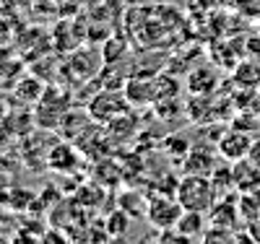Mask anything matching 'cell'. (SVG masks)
Here are the masks:
<instances>
[{"mask_svg":"<svg viewBox=\"0 0 260 244\" xmlns=\"http://www.w3.org/2000/svg\"><path fill=\"white\" fill-rule=\"evenodd\" d=\"M234 234H237V229H234V231H229V229H216V226H208V229H206V234L201 236V244H234Z\"/></svg>","mask_w":260,"mask_h":244,"instance_id":"obj_12","label":"cell"},{"mask_svg":"<svg viewBox=\"0 0 260 244\" xmlns=\"http://www.w3.org/2000/svg\"><path fill=\"white\" fill-rule=\"evenodd\" d=\"M130 101L122 99V94H110V91H102L99 96H94V101L89 104V115L99 122L107 120H117L122 112H127Z\"/></svg>","mask_w":260,"mask_h":244,"instance_id":"obj_4","label":"cell"},{"mask_svg":"<svg viewBox=\"0 0 260 244\" xmlns=\"http://www.w3.org/2000/svg\"><path fill=\"white\" fill-rule=\"evenodd\" d=\"M159 244H192V236H185L177 229H167V231H161Z\"/></svg>","mask_w":260,"mask_h":244,"instance_id":"obj_13","label":"cell"},{"mask_svg":"<svg viewBox=\"0 0 260 244\" xmlns=\"http://www.w3.org/2000/svg\"><path fill=\"white\" fill-rule=\"evenodd\" d=\"M125 96L130 104H146V101H156V81L154 78H133L125 86Z\"/></svg>","mask_w":260,"mask_h":244,"instance_id":"obj_8","label":"cell"},{"mask_svg":"<svg viewBox=\"0 0 260 244\" xmlns=\"http://www.w3.org/2000/svg\"><path fill=\"white\" fill-rule=\"evenodd\" d=\"M143 244H159V241H154V239H146Z\"/></svg>","mask_w":260,"mask_h":244,"instance_id":"obj_17","label":"cell"},{"mask_svg":"<svg viewBox=\"0 0 260 244\" xmlns=\"http://www.w3.org/2000/svg\"><path fill=\"white\" fill-rule=\"evenodd\" d=\"M232 166H234V187H237V192L260 190V166L257 164H252L250 159H240Z\"/></svg>","mask_w":260,"mask_h":244,"instance_id":"obj_7","label":"cell"},{"mask_svg":"<svg viewBox=\"0 0 260 244\" xmlns=\"http://www.w3.org/2000/svg\"><path fill=\"white\" fill-rule=\"evenodd\" d=\"M252 138L247 135V132L242 130H229V132H221L219 143H216V148H219V156H224L226 161H240V159H247V153L252 148Z\"/></svg>","mask_w":260,"mask_h":244,"instance_id":"obj_5","label":"cell"},{"mask_svg":"<svg viewBox=\"0 0 260 244\" xmlns=\"http://www.w3.org/2000/svg\"><path fill=\"white\" fill-rule=\"evenodd\" d=\"M216 76L211 68H198V71H192V78H190V91L195 96H208L213 88H216Z\"/></svg>","mask_w":260,"mask_h":244,"instance_id":"obj_11","label":"cell"},{"mask_svg":"<svg viewBox=\"0 0 260 244\" xmlns=\"http://www.w3.org/2000/svg\"><path fill=\"white\" fill-rule=\"evenodd\" d=\"M175 197L180 200V205H182L185 211L208 213L211 205L219 200V192H216L211 177H203V174H185L182 180L177 182Z\"/></svg>","mask_w":260,"mask_h":244,"instance_id":"obj_1","label":"cell"},{"mask_svg":"<svg viewBox=\"0 0 260 244\" xmlns=\"http://www.w3.org/2000/svg\"><path fill=\"white\" fill-rule=\"evenodd\" d=\"M245 229H247V231L252 234V239H255V241L260 244V213H257V216H255V218L250 221V224H247Z\"/></svg>","mask_w":260,"mask_h":244,"instance_id":"obj_14","label":"cell"},{"mask_svg":"<svg viewBox=\"0 0 260 244\" xmlns=\"http://www.w3.org/2000/svg\"><path fill=\"white\" fill-rule=\"evenodd\" d=\"M182 205L175 195H167V192H154L151 195V200H148V224L151 226H156L159 231H167V229H175L177 226V221L182 216Z\"/></svg>","mask_w":260,"mask_h":244,"instance_id":"obj_2","label":"cell"},{"mask_svg":"<svg viewBox=\"0 0 260 244\" xmlns=\"http://www.w3.org/2000/svg\"><path fill=\"white\" fill-rule=\"evenodd\" d=\"M229 164H216V169L211 171V182H213L216 192H219V197L229 195V192H237V187H234V166H229Z\"/></svg>","mask_w":260,"mask_h":244,"instance_id":"obj_10","label":"cell"},{"mask_svg":"<svg viewBox=\"0 0 260 244\" xmlns=\"http://www.w3.org/2000/svg\"><path fill=\"white\" fill-rule=\"evenodd\" d=\"M247 159H250L252 164H257V166H260V141H255V143H252V148H250V153H247Z\"/></svg>","mask_w":260,"mask_h":244,"instance_id":"obj_15","label":"cell"},{"mask_svg":"<svg viewBox=\"0 0 260 244\" xmlns=\"http://www.w3.org/2000/svg\"><path fill=\"white\" fill-rule=\"evenodd\" d=\"M182 169H185V174L211 177V171L216 169V153L206 146H192L187 151V156L182 159Z\"/></svg>","mask_w":260,"mask_h":244,"instance_id":"obj_6","label":"cell"},{"mask_svg":"<svg viewBox=\"0 0 260 244\" xmlns=\"http://www.w3.org/2000/svg\"><path fill=\"white\" fill-rule=\"evenodd\" d=\"M206 213H201V211H182V216H180V221H177V231L180 234H185V236H203L206 234Z\"/></svg>","mask_w":260,"mask_h":244,"instance_id":"obj_9","label":"cell"},{"mask_svg":"<svg viewBox=\"0 0 260 244\" xmlns=\"http://www.w3.org/2000/svg\"><path fill=\"white\" fill-rule=\"evenodd\" d=\"M31 86H37V81H34V78H31V83H29V91H31ZM24 91H26V88L21 86V88H18V94H24ZM39 91H42V88H34V94H37V96H39ZM26 99H29V101H37L34 96H26Z\"/></svg>","mask_w":260,"mask_h":244,"instance_id":"obj_16","label":"cell"},{"mask_svg":"<svg viewBox=\"0 0 260 244\" xmlns=\"http://www.w3.org/2000/svg\"><path fill=\"white\" fill-rule=\"evenodd\" d=\"M240 192H229V195H221L208 211V226H216V229H245L242 226V218H240Z\"/></svg>","mask_w":260,"mask_h":244,"instance_id":"obj_3","label":"cell"}]
</instances>
